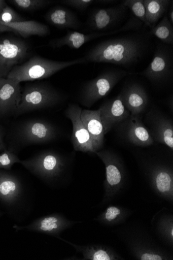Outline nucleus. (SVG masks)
Masks as SVG:
<instances>
[{
    "mask_svg": "<svg viewBox=\"0 0 173 260\" xmlns=\"http://www.w3.org/2000/svg\"><path fill=\"white\" fill-rule=\"evenodd\" d=\"M146 48V42L141 36L123 37L97 44L83 58L86 63H110L128 67L138 62Z\"/></svg>",
    "mask_w": 173,
    "mask_h": 260,
    "instance_id": "nucleus-1",
    "label": "nucleus"
},
{
    "mask_svg": "<svg viewBox=\"0 0 173 260\" xmlns=\"http://www.w3.org/2000/svg\"><path fill=\"white\" fill-rule=\"evenodd\" d=\"M84 58L66 61H58L34 56L26 62L14 67L7 78L19 83L46 79L68 67L86 63Z\"/></svg>",
    "mask_w": 173,
    "mask_h": 260,
    "instance_id": "nucleus-2",
    "label": "nucleus"
},
{
    "mask_svg": "<svg viewBox=\"0 0 173 260\" xmlns=\"http://www.w3.org/2000/svg\"><path fill=\"white\" fill-rule=\"evenodd\" d=\"M60 93L55 89L42 84L27 86L21 92L16 116L29 112L54 107L61 101Z\"/></svg>",
    "mask_w": 173,
    "mask_h": 260,
    "instance_id": "nucleus-3",
    "label": "nucleus"
},
{
    "mask_svg": "<svg viewBox=\"0 0 173 260\" xmlns=\"http://www.w3.org/2000/svg\"><path fill=\"white\" fill-rule=\"evenodd\" d=\"M128 75L126 71L109 70L89 81L83 87L80 96L81 104L90 108L106 97L115 85Z\"/></svg>",
    "mask_w": 173,
    "mask_h": 260,
    "instance_id": "nucleus-4",
    "label": "nucleus"
},
{
    "mask_svg": "<svg viewBox=\"0 0 173 260\" xmlns=\"http://www.w3.org/2000/svg\"><path fill=\"white\" fill-rule=\"evenodd\" d=\"M29 44L13 35L0 36V79L7 78L16 66L30 54Z\"/></svg>",
    "mask_w": 173,
    "mask_h": 260,
    "instance_id": "nucleus-5",
    "label": "nucleus"
},
{
    "mask_svg": "<svg viewBox=\"0 0 173 260\" xmlns=\"http://www.w3.org/2000/svg\"><path fill=\"white\" fill-rule=\"evenodd\" d=\"M20 164L37 177L45 180H51L61 172L63 164L59 156L51 152H43L26 160Z\"/></svg>",
    "mask_w": 173,
    "mask_h": 260,
    "instance_id": "nucleus-6",
    "label": "nucleus"
},
{
    "mask_svg": "<svg viewBox=\"0 0 173 260\" xmlns=\"http://www.w3.org/2000/svg\"><path fill=\"white\" fill-rule=\"evenodd\" d=\"M172 56L170 49L159 45L151 62L141 74L153 83H162L172 77Z\"/></svg>",
    "mask_w": 173,
    "mask_h": 260,
    "instance_id": "nucleus-7",
    "label": "nucleus"
},
{
    "mask_svg": "<svg viewBox=\"0 0 173 260\" xmlns=\"http://www.w3.org/2000/svg\"><path fill=\"white\" fill-rule=\"evenodd\" d=\"M57 135V130L52 124L40 120L30 121L23 124L18 131V137L24 145L47 143Z\"/></svg>",
    "mask_w": 173,
    "mask_h": 260,
    "instance_id": "nucleus-8",
    "label": "nucleus"
},
{
    "mask_svg": "<svg viewBox=\"0 0 173 260\" xmlns=\"http://www.w3.org/2000/svg\"><path fill=\"white\" fill-rule=\"evenodd\" d=\"M82 110L78 105L72 104L65 111V116L73 125L71 140L74 149L77 151L94 152L91 136L81 120Z\"/></svg>",
    "mask_w": 173,
    "mask_h": 260,
    "instance_id": "nucleus-9",
    "label": "nucleus"
},
{
    "mask_svg": "<svg viewBox=\"0 0 173 260\" xmlns=\"http://www.w3.org/2000/svg\"><path fill=\"white\" fill-rule=\"evenodd\" d=\"M127 10L122 4L107 9H95L89 16L88 26L94 31H108L125 17Z\"/></svg>",
    "mask_w": 173,
    "mask_h": 260,
    "instance_id": "nucleus-10",
    "label": "nucleus"
},
{
    "mask_svg": "<svg viewBox=\"0 0 173 260\" xmlns=\"http://www.w3.org/2000/svg\"><path fill=\"white\" fill-rule=\"evenodd\" d=\"M23 188L20 180L6 170H0V202L11 210L20 206Z\"/></svg>",
    "mask_w": 173,
    "mask_h": 260,
    "instance_id": "nucleus-11",
    "label": "nucleus"
},
{
    "mask_svg": "<svg viewBox=\"0 0 173 260\" xmlns=\"http://www.w3.org/2000/svg\"><path fill=\"white\" fill-rule=\"evenodd\" d=\"M20 84L13 79H0V118L15 114L21 100Z\"/></svg>",
    "mask_w": 173,
    "mask_h": 260,
    "instance_id": "nucleus-12",
    "label": "nucleus"
},
{
    "mask_svg": "<svg viewBox=\"0 0 173 260\" xmlns=\"http://www.w3.org/2000/svg\"><path fill=\"white\" fill-rule=\"evenodd\" d=\"M99 109L106 134L130 116V113L123 105L119 94L114 99L104 103Z\"/></svg>",
    "mask_w": 173,
    "mask_h": 260,
    "instance_id": "nucleus-13",
    "label": "nucleus"
},
{
    "mask_svg": "<svg viewBox=\"0 0 173 260\" xmlns=\"http://www.w3.org/2000/svg\"><path fill=\"white\" fill-rule=\"evenodd\" d=\"M148 123L151 127L155 138L171 149L173 148V124L170 118L161 112L152 110L146 116Z\"/></svg>",
    "mask_w": 173,
    "mask_h": 260,
    "instance_id": "nucleus-14",
    "label": "nucleus"
},
{
    "mask_svg": "<svg viewBox=\"0 0 173 260\" xmlns=\"http://www.w3.org/2000/svg\"><path fill=\"white\" fill-rule=\"evenodd\" d=\"M119 95L123 105L132 116H141L147 107V93L144 87L137 83L126 86Z\"/></svg>",
    "mask_w": 173,
    "mask_h": 260,
    "instance_id": "nucleus-15",
    "label": "nucleus"
},
{
    "mask_svg": "<svg viewBox=\"0 0 173 260\" xmlns=\"http://www.w3.org/2000/svg\"><path fill=\"white\" fill-rule=\"evenodd\" d=\"M117 127L121 135L125 136L133 143L146 145L153 143V138L143 124L141 116L130 115Z\"/></svg>",
    "mask_w": 173,
    "mask_h": 260,
    "instance_id": "nucleus-16",
    "label": "nucleus"
},
{
    "mask_svg": "<svg viewBox=\"0 0 173 260\" xmlns=\"http://www.w3.org/2000/svg\"><path fill=\"white\" fill-rule=\"evenodd\" d=\"M6 32H12L23 39H27L33 36L45 37L50 32V30L38 21L24 20L0 25V34Z\"/></svg>",
    "mask_w": 173,
    "mask_h": 260,
    "instance_id": "nucleus-17",
    "label": "nucleus"
},
{
    "mask_svg": "<svg viewBox=\"0 0 173 260\" xmlns=\"http://www.w3.org/2000/svg\"><path fill=\"white\" fill-rule=\"evenodd\" d=\"M81 118L91 136L95 151L103 144L106 135L101 119L100 110L99 109L95 110H82Z\"/></svg>",
    "mask_w": 173,
    "mask_h": 260,
    "instance_id": "nucleus-18",
    "label": "nucleus"
},
{
    "mask_svg": "<svg viewBox=\"0 0 173 260\" xmlns=\"http://www.w3.org/2000/svg\"><path fill=\"white\" fill-rule=\"evenodd\" d=\"M45 18L51 25L59 29L79 30L82 25L76 14L62 7H56L49 10Z\"/></svg>",
    "mask_w": 173,
    "mask_h": 260,
    "instance_id": "nucleus-19",
    "label": "nucleus"
},
{
    "mask_svg": "<svg viewBox=\"0 0 173 260\" xmlns=\"http://www.w3.org/2000/svg\"><path fill=\"white\" fill-rule=\"evenodd\" d=\"M63 221L55 215L42 217L27 225H14L16 231H28L47 235H54L63 227Z\"/></svg>",
    "mask_w": 173,
    "mask_h": 260,
    "instance_id": "nucleus-20",
    "label": "nucleus"
},
{
    "mask_svg": "<svg viewBox=\"0 0 173 260\" xmlns=\"http://www.w3.org/2000/svg\"><path fill=\"white\" fill-rule=\"evenodd\" d=\"M144 3L147 25L152 28L167 11L172 2L170 0H144Z\"/></svg>",
    "mask_w": 173,
    "mask_h": 260,
    "instance_id": "nucleus-21",
    "label": "nucleus"
},
{
    "mask_svg": "<svg viewBox=\"0 0 173 260\" xmlns=\"http://www.w3.org/2000/svg\"><path fill=\"white\" fill-rule=\"evenodd\" d=\"M151 34L167 45L173 44V26L167 16L165 15L160 22L152 28Z\"/></svg>",
    "mask_w": 173,
    "mask_h": 260,
    "instance_id": "nucleus-22",
    "label": "nucleus"
},
{
    "mask_svg": "<svg viewBox=\"0 0 173 260\" xmlns=\"http://www.w3.org/2000/svg\"><path fill=\"white\" fill-rule=\"evenodd\" d=\"M10 2L18 9L27 12L39 10L54 3L48 0H12Z\"/></svg>",
    "mask_w": 173,
    "mask_h": 260,
    "instance_id": "nucleus-23",
    "label": "nucleus"
},
{
    "mask_svg": "<svg viewBox=\"0 0 173 260\" xmlns=\"http://www.w3.org/2000/svg\"><path fill=\"white\" fill-rule=\"evenodd\" d=\"M121 4L127 9H129L135 17L148 27L144 0H125Z\"/></svg>",
    "mask_w": 173,
    "mask_h": 260,
    "instance_id": "nucleus-24",
    "label": "nucleus"
},
{
    "mask_svg": "<svg viewBox=\"0 0 173 260\" xmlns=\"http://www.w3.org/2000/svg\"><path fill=\"white\" fill-rule=\"evenodd\" d=\"M21 160L14 151L7 149L0 153V170L10 171L15 164Z\"/></svg>",
    "mask_w": 173,
    "mask_h": 260,
    "instance_id": "nucleus-25",
    "label": "nucleus"
},
{
    "mask_svg": "<svg viewBox=\"0 0 173 260\" xmlns=\"http://www.w3.org/2000/svg\"><path fill=\"white\" fill-rule=\"evenodd\" d=\"M106 168L107 181L108 183L112 186H116L121 181V172L116 165L111 162H108Z\"/></svg>",
    "mask_w": 173,
    "mask_h": 260,
    "instance_id": "nucleus-26",
    "label": "nucleus"
},
{
    "mask_svg": "<svg viewBox=\"0 0 173 260\" xmlns=\"http://www.w3.org/2000/svg\"><path fill=\"white\" fill-rule=\"evenodd\" d=\"M156 184L158 190L164 193L170 190L171 186L172 179L169 173L166 171H161L156 177Z\"/></svg>",
    "mask_w": 173,
    "mask_h": 260,
    "instance_id": "nucleus-27",
    "label": "nucleus"
},
{
    "mask_svg": "<svg viewBox=\"0 0 173 260\" xmlns=\"http://www.w3.org/2000/svg\"><path fill=\"white\" fill-rule=\"evenodd\" d=\"M24 20H25L9 6L4 9L2 14L0 15V25Z\"/></svg>",
    "mask_w": 173,
    "mask_h": 260,
    "instance_id": "nucleus-28",
    "label": "nucleus"
},
{
    "mask_svg": "<svg viewBox=\"0 0 173 260\" xmlns=\"http://www.w3.org/2000/svg\"><path fill=\"white\" fill-rule=\"evenodd\" d=\"M101 1L94 0H64L61 3L64 5L76 9L79 11H84L94 4H101Z\"/></svg>",
    "mask_w": 173,
    "mask_h": 260,
    "instance_id": "nucleus-29",
    "label": "nucleus"
},
{
    "mask_svg": "<svg viewBox=\"0 0 173 260\" xmlns=\"http://www.w3.org/2000/svg\"><path fill=\"white\" fill-rule=\"evenodd\" d=\"M120 214V211L119 209L115 207H111L107 210L106 219L108 221H111L114 220Z\"/></svg>",
    "mask_w": 173,
    "mask_h": 260,
    "instance_id": "nucleus-30",
    "label": "nucleus"
},
{
    "mask_svg": "<svg viewBox=\"0 0 173 260\" xmlns=\"http://www.w3.org/2000/svg\"><path fill=\"white\" fill-rule=\"evenodd\" d=\"M91 258L93 260H110L111 258L108 253L102 250L94 252L91 255Z\"/></svg>",
    "mask_w": 173,
    "mask_h": 260,
    "instance_id": "nucleus-31",
    "label": "nucleus"
},
{
    "mask_svg": "<svg viewBox=\"0 0 173 260\" xmlns=\"http://www.w3.org/2000/svg\"><path fill=\"white\" fill-rule=\"evenodd\" d=\"M141 259L142 260H161L162 257L156 254H153L150 253L144 254L142 257Z\"/></svg>",
    "mask_w": 173,
    "mask_h": 260,
    "instance_id": "nucleus-32",
    "label": "nucleus"
},
{
    "mask_svg": "<svg viewBox=\"0 0 173 260\" xmlns=\"http://www.w3.org/2000/svg\"><path fill=\"white\" fill-rule=\"evenodd\" d=\"M6 149L4 140V135L2 130L0 128V153Z\"/></svg>",
    "mask_w": 173,
    "mask_h": 260,
    "instance_id": "nucleus-33",
    "label": "nucleus"
},
{
    "mask_svg": "<svg viewBox=\"0 0 173 260\" xmlns=\"http://www.w3.org/2000/svg\"><path fill=\"white\" fill-rule=\"evenodd\" d=\"M167 17L168 18V20H169L170 22L171 23V24H173V7H172V3L171 4V8L169 10V12L168 14Z\"/></svg>",
    "mask_w": 173,
    "mask_h": 260,
    "instance_id": "nucleus-34",
    "label": "nucleus"
},
{
    "mask_svg": "<svg viewBox=\"0 0 173 260\" xmlns=\"http://www.w3.org/2000/svg\"><path fill=\"white\" fill-rule=\"evenodd\" d=\"M8 6L4 0H0V15L2 14L4 9Z\"/></svg>",
    "mask_w": 173,
    "mask_h": 260,
    "instance_id": "nucleus-35",
    "label": "nucleus"
},
{
    "mask_svg": "<svg viewBox=\"0 0 173 260\" xmlns=\"http://www.w3.org/2000/svg\"><path fill=\"white\" fill-rule=\"evenodd\" d=\"M4 215V213L3 212L0 211V218H1Z\"/></svg>",
    "mask_w": 173,
    "mask_h": 260,
    "instance_id": "nucleus-36",
    "label": "nucleus"
},
{
    "mask_svg": "<svg viewBox=\"0 0 173 260\" xmlns=\"http://www.w3.org/2000/svg\"><path fill=\"white\" fill-rule=\"evenodd\" d=\"M171 235L172 236L173 235V231L172 230L171 231Z\"/></svg>",
    "mask_w": 173,
    "mask_h": 260,
    "instance_id": "nucleus-37",
    "label": "nucleus"
}]
</instances>
